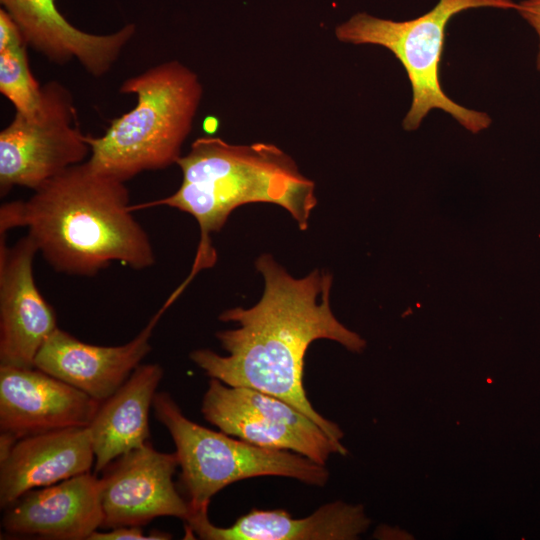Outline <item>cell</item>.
<instances>
[{
  "mask_svg": "<svg viewBox=\"0 0 540 540\" xmlns=\"http://www.w3.org/2000/svg\"><path fill=\"white\" fill-rule=\"evenodd\" d=\"M255 266L265 282L261 299L250 308L235 307L219 316L223 322L238 325L216 333L228 355L197 349L190 353V359L210 378L290 403L340 441L342 430L318 413L306 395L305 354L318 339L336 341L352 352H361L366 342L334 316L329 272L315 269L303 278H294L270 254L260 255Z\"/></svg>",
  "mask_w": 540,
  "mask_h": 540,
  "instance_id": "6da1fadb",
  "label": "cell"
},
{
  "mask_svg": "<svg viewBox=\"0 0 540 540\" xmlns=\"http://www.w3.org/2000/svg\"><path fill=\"white\" fill-rule=\"evenodd\" d=\"M16 227L28 228L38 253L60 273L91 277L113 262L134 270L156 262L125 182L88 161L48 180L28 200L3 204L0 234Z\"/></svg>",
  "mask_w": 540,
  "mask_h": 540,
  "instance_id": "7a4b0ae2",
  "label": "cell"
},
{
  "mask_svg": "<svg viewBox=\"0 0 540 540\" xmlns=\"http://www.w3.org/2000/svg\"><path fill=\"white\" fill-rule=\"evenodd\" d=\"M177 165L182 172L179 188L143 206L166 205L196 219L201 238L190 281L200 270L215 264L217 255L210 235L219 232L232 211L244 204H277L290 213L301 230L308 228L317 204L315 183L274 144L236 145L219 137H199Z\"/></svg>",
  "mask_w": 540,
  "mask_h": 540,
  "instance_id": "3957f363",
  "label": "cell"
},
{
  "mask_svg": "<svg viewBox=\"0 0 540 540\" xmlns=\"http://www.w3.org/2000/svg\"><path fill=\"white\" fill-rule=\"evenodd\" d=\"M120 92L136 95V105L113 119L103 135H88L89 164L125 183L177 164L202 99L198 75L170 60L127 78Z\"/></svg>",
  "mask_w": 540,
  "mask_h": 540,
  "instance_id": "277c9868",
  "label": "cell"
},
{
  "mask_svg": "<svg viewBox=\"0 0 540 540\" xmlns=\"http://www.w3.org/2000/svg\"><path fill=\"white\" fill-rule=\"evenodd\" d=\"M153 409L175 444L180 482L191 513L208 510L219 491L253 477H288L318 487L328 481L325 465L303 455L234 439L191 421L167 392L156 393Z\"/></svg>",
  "mask_w": 540,
  "mask_h": 540,
  "instance_id": "5b68a950",
  "label": "cell"
},
{
  "mask_svg": "<svg viewBox=\"0 0 540 540\" xmlns=\"http://www.w3.org/2000/svg\"><path fill=\"white\" fill-rule=\"evenodd\" d=\"M517 6L512 0H439L432 10L407 21L355 14L336 27L335 35L344 43L382 46L402 64L412 87V103L402 123L405 130H416L431 110L440 109L470 132L478 133L490 126L488 114L459 105L441 87L445 30L454 15L467 9H517Z\"/></svg>",
  "mask_w": 540,
  "mask_h": 540,
  "instance_id": "8992f818",
  "label": "cell"
},
{
  "mask_svg": "<svg viewBox=\"0 0 540 540\" xmlns=\"http://www.w3.org/2000/svg\"><path fill=\"white\" fill-rule=\"evenodd\" d=\"M82 133L69 89L52 80L41 88L36 110L16 112L0 132V194L16 186L33 191L66 169L88 160L91 148Z\"/></svg>",
  "mask_w": 540,
  "mask_h": 540,
  "instance_id": "52a82bcc",
  "label": "cell"
},
{
  "mask_svg": "<svg viewBox=\"0 0 540 540\" xmlns=\"http://www.w3.org/2000/svg\"><path fill=\"white\" fill-rule=\"evenodd\" d=\"M201 412L220 431L246 442L288 450L325 465L334 453L347 454L315 421L290 403L242 386L211 378Z\"/></svg>",
  "mask_w": 540,
  "mask_h": 540,
  "instance_id": "ba28073f",
  "label": "cell"
},
{
  "mask_svg": "<svg viewBox=\"0 0 540 540\" xmlns=\"http://www.w3.org/2000/svg\"><path fill=\"white\" fill-rule=\"evenodd\" d=\"M177 467L176 453L159 452L149 441L112 461L99 478L101 528L143 526L160 516L186 521L191 510L173 481Z\"/></svg>",
  "mask_w": 540,
  "mask_h": 540,
  "instance_id": "9c48e42d",
  "label": "cell"
},
{
  "mask_svg": "<svg viewBox=\"0 0 540 540\" xmlns=\"http://www.w3.org/2000/svg\"><path fill=\"white\" fill-rule=\"evenodd\" d=\"M37 246L27 234L12 247L0 239V366L33 368L42 345L58 328L53 307L33 275Z\"/></svg>",
  "mask_w": 540,
  "mask_h": 540,
  "instance_id": "30bf717a",
  "label": "cell"
},
{
  "mask_svg": "<svg viewBox=\"0 0 540 540\" xmlns=\"http://www.w3.org/2000/svg\"><path fill=\"white\" fill-rule=\"evenodd\" d=\"M100 402L40 370L0 366V430L20 439L87 427Z\"/></svg>",
  "mask_w": 540,
  "mask_h": 540,
  "instance_id": "8fae6325",
  "label": "cell"
},
{
  "mask_svg": "<svg viewBox=\"0 0 540 540\" xmlns=\"http://www.w3.org/2000/svg\"><path fill=\"white\" fill-rule=\"evenodd\" d=\"M175 299L171 295L135 338L119 346L89 344L58 327L40 348L34 367L101 402L128 379L151 351L152 331Z\"/></svg>",
  "mask_w": 540,
  "mask_h": 540,
  "instance_id": "7c38bea8",
  "label": "cell"
},
{
  "mask_svg": "<svg viewBox=\"0 0 540 540\" xmlns=\"http://www.w3.org/2000/svg\"><path fill=\"white\" fill-rule=\"evenodd\" d=\"M4 511L2 526L11 535L88 540L103 523L99 478L87 472L29 490Z\"/></svg>",
  "mask_w": 540,
  "mask_h": 540,
  "instance_id": "4fadbf2b",
  "label": "cell"
},
{
  "mask_svg": "<svg viewBox=\"0 0 540 540\" xmlns=\"http://www.w3.org/2000/svg\"><path fill=\"white\" fill-rule=\"evenodd\" d=\"M0 2L29 47L56 64L75 59L94 77L113 67L136 32L130 23L110 34L87 33L70 24L54 0Z\"/></svg>",
  "mask_w": 540,
  "mask_h": 540,
  "instance_id": "5bb4252c",
  "label": "cell"
},
{
  "mask_svg": "<svg viewBox=\"0 0 540 540\" xmlns=\"http://www.w3.org/2000/svg\"><path fill=\"white\" fill-rule=\"evenodd\" d=\"M186 535L204 540H351L369 526L362 505L335 501L311 515L293 518L286 510L252 509L228 527H218L208 510L192 512L184 521Z\"/></svg>",
  "mask_w": 540,
  "mask_h": 540,
  "instance_id": "9a60e30c",
  "label": "cell"
},
{
  "mask_svg": "<svg viewBox=\"0 0 540 540\" xmlns=\"http://www.w3.org/2000/svg\"><path fill=\"white\" fill-rule=\"evenodd\" d=\"M95 454L88 427H71L20 438L0 460V506L29 490L90 472Z\"/></svg>",
  "mask_w": 540,
  "mask_h": 540,
  "instance_id": "2e32d148",
  "label": "cell"
},
{
  "mask_svg": "<svg viewBox=\"0 0 540 540\" xmlns=\"http://www.w3.org/2000/svg\"><path fill=\"white\" fill-rule=\"evenodd\" d=\"M163 373L159 364H140L112 395L100 402L87 426L95 454V473L148 442L149 412Z\"/></svg>",
  "mask_w": 540,
  "mask_h": 540,
  "instance_id": "e0dca14e",
  "label": "cell"
},
{
  "mask_svg": "<svg viewBox=\"0 0 540 540\" xmlns=\"http://www.w3.org/2000/svg\"><path fill=\"white\" fill-rule=\"evenodd\" d=\"M25 42L17 25L0 10V92L16 112L29 115L39 105L42 86L29 65Z\"/></svg>",
  "mask_w": 540,
  "mask_h": 540,
  "instance_id": "ac0fdd59",
  "label": "cell"
},
{
  "mask_svg": "<svg viewBox=\"0 0 540 540\" xmlns=\"http://www.w3.org/2000/svg\"><path fill=\"white\" fill-rule=\"evenodd\" d=\"M172 536L167 533L155 531L145 535L141 526H121L110 529L108 532L94 531L88 540H166Z\"/></svg>",
  "mask_w": 540,
  "mask_h": 540,
  "instance_id": "d6986e66",
  "label": "cell"
},
{
  "mask_svg": "<svg viewBox=\"0 0 540 540\" xmlns=\"http://www.w3.org/2000/svg\"><path fill=\"white\" fill-rule=\"evenodd\" d=\"M517 4L516 10L534 28L539 37L536 67L540 71V0H524Z\"/></svg>",
  "mask_w": 540,
  "mask_h": 540,
  "instance_id": "ffe728a7",
  "label": "cell"
},
{
  "mask_svg": "<svg viewBox=\"0 0 540 540\" xmlns=\"http://www.w3.org/2000/svg\"><path fill=\"white\" fill-rule=\"evenodd\" d=\"M204 128L207 132H214L218 126V122L215 118H211V122L207 123L205 122L204 123Z\"/></svg>",
  "mask_w": 540,
  "mask_h": 540,
  "instance_id": "44dd1931",
  "label": "cell"
}]
</instances>
